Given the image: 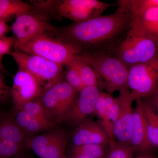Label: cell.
Here are the masks:
<instances>
[{
	"label": "cell",
	"mask_w": 158,
	"mask_h": 158,
	"mask_svg": "<svg viewBox=\"0 0 158 158\" xmlns=\"http://www.w3.org/2000/svg\"><path fill=\"white\" fill-rule=\"evenodd\" d=\"M135 101L136 106L133 112L130 143L134 151L143 154L146 153L152 146L148 138L142 99H138Z\"/></svg>",
	"instance_id": "15"
},
{
	"label": "cell",
	"mask_w": 158,
	"mask_h": 158,
	"mask_svg": "<svg viewBox=\"0 0 158 158\" xmlns=\"http://www.w3.org/2000/svg\"><path fill=\"white\" fill-rule=\"evenodd\" d=\"M152 97L154 98L155 104L156 107V108L157 112L158 114V91L155 95Z\"/></svg>",
	"instance_id": "34"
},
{
	"label": "cell",
	"mask_w": 158,
	"mask_h": 158,
	"mask_svg": "<svg viewBox=\"0 0 158 158\" xmlns=\"http://www.w3.org/2000/svg\"><path fill=\"white\" fill-rule=\"evenodd\" d=\"M32 5L21 0H0V19L8 22L23 15L34 12Z\"/></svg>",
	"instance_id": "19"
},
{
	"label": "cell",
	"mask_w": 158,
	"mask_h": 158,
	"mask_svg": "<svg viewBox=\"0 0 158 158\" xmlns=\"http://www.w3.org/2000/svg\"><path fill=\"white\" fill-rule=\"evenodd\" d=\"M128 87L135 101L155 95L158 91V54L149 62L129 68Z\"/></svg>",
	"instance_id": "8"
},
{
	"label": "cell",
	"mask_w": 158,
	"mask_h": 158,
	"mask_svg": "<svg viewBox=\"0 0 158 158\" xmlns=\"http://www.w3.org/2000/svg\"><path fill=\"white\" fill-rule=\"evenodd\" d=\"M11 97L15 110L36 100L42 92L36 78L27 71L19 68L13 78Z\"/></svg>",
	"instance_id": "12"
},
{
	"label": "cell",
	"mask_w": 158,
	"mask_h": 158,
	"mask_svg": "<svg viewBox=\"0 0 158 158\" xmlns=\"http://www.w3.org/2000/svg\"><path fill=\"white\" fill-rule=\"evenodd\" d=\"M119 104L117 98L100 118L101 123L106 130L111 139V142L115 141L114 127L117 121L119 112Z\"/></svg>",
	"instance_id": "22"
},
{
	"label": "cell",
	"mask_w": 158,
	"mask_h": 158,
	"mask_svg": "<svg viewBox=\"0 0 158 158\" xmlns=\"http://www.w3.org/2000/svg\"><path fill=\"white\" fill-rule=\"evenodd\" d=\"M74 61L85 87L98 86V81L95 72L86 58L81 54L75 58Z\"/></svg>",
	"instance_id": "21"
},
{
	"label": "cell",
	"mask_w": 158,
	"mask_h": 158,
	"mask_svg": "<svg viewBox=\"0 0 158 158\" xmlns=\"http://www.w3.org/2000/svg\"><path fill=\"white\" fill-rule=\"evenodd\" d=\"M103 145L87 144L73 146L72 152L74 156H84L91 158H102L105 154Z\"/></svg>",
	"instance_id": "24"
},
{
	"label": "cell",
	"mask_w": 158,
	"mask_h": 158,
	"mask_svg": "<svg viewBox=\"0 0 158 158\" xmlns=\"http://www.w3.org/2000/svg\"><path fill=\"white\" fill-rule=\"evenodd\" d=\"M69 135L64 130L52 129L47 132L28 137L25 147L40 158H62Z\"/></svg>",
	"instance_id": "9"
},
{
	"label": "cell",
	"mask_w": 158,
	"mask_h": 158,
	"mask_svg": "<svg viewBox=\"0 0 158 158\" xmlns=\"http://www.w3.org/2000/svg\"><path fill=\"white\" fill-rule=\"evenodd\" d=\"M57 31L55 34H51L52 31H48L14 47L26 53L39 56L65 66L80 55L81 52Z\"/></svg>",
	"instance_id": "2"
},
{
	"label": "cell",
	"mask_w": 158,
	"mask_h": 158,
	"mask_svg": "<svg viewBox=\"0 0 158 158\" xmlns=\"http://www.w3.org/2000/svg\"><path fill=\"white\" fill-rule=\"evenodd\" d=\"M96 74L102 91L111 94L128 88L129 69L113 54L106 52L82 54Z\"/></svg>",
	"instance_id": "3"
},
{
	"label": "cell",
	"mask_w": 158,
	"mask_h": 158,
	"mask_svg": "<svg viewBox=\"0 0 158 158\" xmlns=\"http://www.w3.org/2000/svg\"><path fill=\"white\" fill-rule=\"evenodd\" d=\"M149 98H141L142 107L150 142L152 146L158 147V114Z\"/></svg>",
	"instance_id": "20"
},
{
	"label": "cell",
	"mask_w": 158,
	"mask_h": 158,
	"mask_svg": "<svg viewBox=\"0 0 158 158\" xmlns=\"http://www.w3.org/2000/svg\"><path fill=\"white\" fill-rule=\"evenodd\" d=\"M28 137L19 126L11 115L1 117L0 139L24 145L25 147Z\"/></svg>",
	"instance_id": "18"
},
{
	"label": "cell",
	"mask_w": 158,
	"mask_h": 158,
	"mask_svg": "<svg viewBox=\"0 0 158 158\" xmlns=\"http://www.w3.org/2000/svg\"><path fill=\"white\" fill-rule=\"evenodd\" d=\"M129 9L133 14V27L158 41V7Z\"/></svg>",
	"instance_id": "16"
},
{
	"label": "cell",
	"mask_w": 158,
	"mask_h": 158,
	"mask_svg": "<svg viewBox=\"0 0 158 158\" xmlns=\"http://www.w3.org/2000/svg\"><path fill=\"white\" fill-rule=\"evenodd\" d=\"M11 97V88H9L5 81L3 74L0 76V100L1 103L6 102Z\"/></svg>",
	"instance_id": "31"
},
{
	"label": "cell",
	"mask_w": 158,
	"mask_h": 158,
	"mask_svg": "<svg viewBox=\"0 0 158 158\" xmlns=\"http://www.w3.org/2000/svg\"><path fill=\"white\" fill-rule=\"evenodd\" d=\"M62 158H66V157H65V156L63 157Z\"/></svg>",
	"instance_id": "37"
},
{
	"label": "cell",
	"mask_w": 158,
	"mask_h": 158,
	"mask_svg": "<svg viewBox=\"0 0 158 158\" xmlns=\"http://www.w3.org/2000/svg\"><path fill=\"white\" fill-rule=\"evenodd\" d=\"M91 158L90 157H88L86 156H74L73 158Z\"/></svg>",
	"instance_id": "35"
},
{
	"label": "cell",
	"mask_w": 158,
	"mask_h": 158,
	"mask_svg": "<svg viewBox=\"0 0 158 158\" xmlns=\"http://www.w3.org/2000/svg\"><path fill=\"white\" fill-rule=\"evenodd\" d=\"M11 116L27 136L29 135V137L41 132L53 129L56 126L51 123L34 118L21 110H15Z\"/></svg>",
	"instance_id": "17"
},
{
	"label": "cell",
	"mask_w": 158,
	"mask_h": 158,
	"mask_svg": "<svg viewBox=\"0 0 158 158\" xmlns=\"http://www.w3.org/2000/svg\"><path fill=\"white\" fill-rule=\"evenodd\" d=\"M24 147L22 144L0 139V158H13L19 155Z\"/></svg>",
	"instance_id": "26"
},
{
	"label": "cell",
	"mask_w": 158,
	"mask_h": 158,
	"mask_svg": "<svg viewBox=\"0 0 158 158\" xmlns=\"http://www.w3.org/2000/svg\"><path fill=\"white\" fill-rule=\"evenodd\" d=\"M73 146L87 144L104 145L110 144L111 139L101 123L87 120L76 127L73 134Z\"/></svg>",
	"instance_id": "14"
},
{
	"label": "cell",
	"mask_w": 158,
	"mask_h": 158,
	"mask_svg": "<svg viewBox=\"0 0 158 158\" xmlns=\"http://www.w3.org/2000/svg\"><path fill=\"white\" fill-rule=\"evenodd\" d=\"M133 158H157L155 157L154 156L149 154L146 153L142 154L136 157Z\"/></svg>",
	"instance_id": "33"
},
{
	"label": "cell",
	"mask_w": 158,
	"mask_h": 158,
	"mask_svg": "<svg viewBox=\"0 0 158 158\" xmlns=\"http://www.w3.org/2000/svg\"><path fill=\"white\" fill-rule=\"evenodd\" d=\"M77 93L64 79L44 91L37 100L42 106L48 121L57 125L65 120Z\"/></svg>",
	"instance_id": "6"
},
{
	"label": "cell",
	"mask_w": 158,
	"mask_h": 158,
	"mask_svg": "<svg viewBox=\"0 0 158 158\" xmlns=\"http://www.w3.org/2000/svg\"><path fill=\"white\" fill-rule=\"evenodd\" d=\"M116 98L111 94L105 91H102L100 92L94 110V113L99 118H101L105 112L113 103Z\"/></svg>",
	"instance_id": "28"
},
{
	"label": "cell",
	"mask_w": 158,
	"mask_h": 158,
	"mask_svg": "<svg viewBox=\"0 0 158 158\" xmlns=\"http://www.w3.org/2000/svg\"><path fill=\"white\" fill-rule=\"evenodd\" d=\"M65 66L64 79L65 81L78 93L85 88V86L82 81L74 59Z\"/></svg>",
	"instance_id": "23"
},
{
	"label": "cell",
	"mask_w": 158,
	"mask_h": 158,
	"mask_svg": "<svg viewBox=\"0 0 158 158\" xmlns=\"http://www.w3.org/2000/svg\"><path fill=\"white\" fill-rule=\"evenodd\" d=\"M7 22L5 20L0 19V38L6 37L10 30Z\"/></svg>",
	"instance_id": "32"
},
{
	"label": "cell",
	"mask_w": 158,
	"mask_h": 158,
	"mask_svg": "<svg viewBox=\"0 0 158 158\" xmlns=\"http://www.w3.org/2000/svg\"><path fill=\"white\" fill-rule=\"evenodd\" d=\"M17 110H23L34 118L51 123L47 118L42 106L37 100L27 103Z\"/></svg>",
	"instance_id": "27"
},
{
	"label": "cell",
	"mask_w": 158,
	"mask_h": 158,
	"mask_svg": "<svg viewBox=\"0 0 158 158\" xmlns=\"http://www.w3.org/2000/svg\"><path fill=\"white\" fill-rule=\"evenodd\" d=\"M11 30L14 34L15 46L48 31H56L58 29L48 22L45 16L33 12L16 18Z\"/></svg>",
	"instance_id": "10"
},
{
	"label": "cell",
	"mask_w": 158,
	"mask_h": 158,
	"mask_svg": "<svg viewBox=\"0 0 158 158\" xmlns=\"http://www.w3.org/2000/svg\"><path fill=\"white\" fill-rule=\"evenodd\" d=\"M111 14L74 23L58 33L78 49L81 54L106 52L113 54L133 25L131 12L120 1ZM80 54V55H81Z\"/></svg>",
	"instance_id": "1"
},
{
	"label": "cell",
	"mask_w": 158,
	"mask_h": 158,
	"mask_svg": "<svg viewBox=\"0 0 158 158\" xmlns=\"http://www.w3.org/2000/svg\"><path fill=\"white\" fill-rule=\"evenodd\" d=\"M110 150L106 158H133L134 150L129 144L114 141L110 143Z\"/></svg>",
	"instance_id": "25"
},
{
	"label": "cell",
	"mask_w": 158,
	"mask_h": 158,
	"mask_svg": "<svg viewBox=\"0 0 158 158\" xmlns=\"http://www.w3.org/2000/svg\"><path fill=\"white\" fill-rule=\"evenodd\" d=\"M101 91L98 86L85 87L77 93L64 121L77 127L88 120V116L94 113L97 101Z\"/></svg>",
	"instance_id": "11"
},
{
	"label": "cell",
	"mask_w": 158,
	"mask_h": 158,
	"mask_svg": "<svg viewBox=\"0 0 158 158\" xmlns=\"http://www.w3.org/2000/svg\"><path fill=\"white\" fill-rule=\"evenodd\" d=\"M10 55L19 68L27 71L36 78L42 94L57 82L64 79V72L62 65L16 49L12 51Z\"/></svg>",
	"instance_id": "5"
},
{
	"label": "cell",
	"mask_w": 158,
	"mask_h": 158,
	"mask_svg": "<svg viewBox=\"0 0 158 158\" xmlns=\"http://www.w3.org/2000/svg\"><path fill=\"white\" fill-rule=\"evenodd\" d=\"M37 4L38 9L52 10L61 17L74 23L82 22L102 15L113 4L98 0L48 1Z\"/></svg>",
	"instance_id": "7"
},
{
	"label": "cell",
	"mask_w": 158,
	"mask_h": 158,
	"mask_svg": "<svg viewBox=\"0 0 158 158\" xmlns=\"http://www.w3.org/2000/svg\"><path fill=\"white\" fill-rule=\"evenodd\" d=\"M13 158H25L19 156H16L15 157H14Z\"/></svg>",
	"instance_id": "36"
},
{
	"label": "cell",
	"mask_w": 158,
	"mask_h": 158,
	"mask_svg": "<svg viewBox=\"0 0 158 158\" xmlns=\"http://www.w3.org/2000/svg\"><path fill=\"white\" fill-rule=\"evenodd\" d=\"M123 2L131 10L145 7H158V0H123Z\"/></svg>",
	"instance_id": "29"
},
{
	"label": "cell",
	"mask_w": 158,
	"mask_h": 158,
	"mask_svg": "<svg viewBox=\"0 0 158 158\" xmlns=\"http://www.w3.org/2000/svg\"><path fill=\"white\" fill-rule=\"evenodd\" d=\"M15 38L13 37H5L0 38V61L5 55L11 54V49L14 46Z\"/></svg>",
	"instance_id": "30"
},
{
	"label": "cell",
	"mask_w": 158,
	"mask_h": 158,
	"mask_svg": "<svg viewBox=\"0 0 158 158\" xmlns=\"http://www.w3.org/2000/svg\"><path fill=\"white\" fill-rule=\"evenodd\" d=\"M117 98L119 108L118 118L114 126V138L119 143L131 145L133 103L135 101L129 88L120 90Z\"/></svg>",
	"instance_id": "13"
},
{
	"label": "cell",
	"mask_w": 158,
	"mask_h": 158,
	"mask_svg": "<svg viewBox=\"0 0 158 158\" xmlns=\"http://www.w3.org/2000/svg\"><path fill=\"white\" fill-rule=\"evenodd\" d=\"M158 54V41L132 26L113 55L128 68L149 62Z\"/></svg>",
	"instance_id": "4"
}]
</instances>
